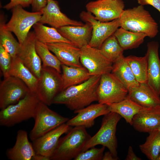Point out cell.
Here are the masks:
<instances>
[{
	"label": "cell",
	"instance_id": "obj_44",
	"mask_svg": "<svg viewBox=\"0 0 160 160\" xmlns=\"http://www.w3.org/2000/svg\"><path fill=\"white\" fill-rule=\"evenodd\" d=\"M158 129L160 130V127Z\"/></svg>",
	"mask_w": 160,
	"mask_h": 160
},
{
	"label": "cell",
	"instance_id": "obj_34",
	"mask_svg": "<svg viewBox=\"0 0 160 160\" xmlns=\"http://www.w3.org/2000/svg\"><path fill=\"white\" fill-rule=\"evenodd\" d=\"M99 49L102 54L113 63L123 55L124 51L113 34L103 42Z\"/></svg>",
	"mask_w": 160,
	"mask_h": 160
},
{
	"label": "cell",
	"instance_id": "obj_9",
	"mask_svg": "<svg viewBox=\"0 0 160 160\" xmlns=\"http://www.w3.org/2000/svg\"><path fill=\"white\" fill-rule=\"evenodd\" d=\"M128 93L126 87L111 72L101 76L97 89L98 103L107 105L118 102Z\"/></svg>",
	"mask_w": 160,
	"mask_h": 160
},
{
	"label": "cell",
	"instance_id": "obj_28",
	"mask_svg": "<svg viewBox=\"0 0 160 160\" xmlns=\"http://www.w3.org/2000/svg\"><path fill=\"white\" fill-rule=\"evenodd\" d=\"M113 35L124 50L138 47L147 36L144 33L130 31L121 27L118 28Z\"/></svg>",
	"mask_w": 160,
	"mask_h": 160
},
{
	"label": "cell",
	"instance_id": "obj_8",
	"mask_svg": "<svg viewBox=\"0 0 160 160\" xmlns=\"http://www.w3.org/2000/svg\"><path fill=\"white\" fill-rule=\"evenodd\" d=\"M62 84L60 73L52 68L42 66L36 94L40 101L49 106L53 104L56 95L62 91Z\"/></svg>",
	"mask_w": 160,
	"mask_h": 160
},
{
	"label": "cell",
	"instance_id": "obj_45",
	"mask_svg": "<svg viewBox=\"0 0 160 160\" xmlns=\"http://www.w3.org/2000/svg\"><path fill=\"white\" fill-rule=\"evenodd\" d=\"M10 0V1H12V0Z\"/></svg>",
	"mask_w": 160,
	"mask_h": 160
},
{
	"label": "cell",
	"instance_id": "obj_43",
	"mask_svg": "<svg viewBox=\"0 0 160 160\" xmlns=\"http://www.w3.org/2000/svg\"><path fill=\"white\" fill-rule=\"evenodd\" d=\"M157 160H160V152Z\"/></svg>",
	"mask_w": 160,
	"mask_h": 160
},
{
	"label": "cell",
	"instance_id": "obj_35",
	"mask_svg": "<svg viewBox=\"0 0 160 160\" xmlns=\"http://www.w3.org/2000/svg\"><path fill=\"white\" fill-rule=\"evenodd\" d=\"M105 147L100 148L95 147L81 152L74 158V160H102Z\"/></svg>",
	"mask_w": 160,
	"mask_h": 160
},
{
	"label": "cell",
	"instance_id": "obj_14",
	"mask_svg": "<svg viewBox=\"0 0 160 160\" xmlns=\"http://www.w3.org/2000/svg\"><path fill=\"white\" fill-rule=\"evenodd\" d=\"M41 11L42 15L39 22L48 24L57 29L68 25L81 26L82 22L71 19L63 13L58 2L55 0H47L46 5Z\"/></svg>",
	"mask_w": 160,
	"mask_h": 160
},
{
	"label": "cell",
	"instance_id": "obj_37",
	"mask_svg": "<svg viewBox=\"0 0 160 160\" xmlns=\"http://www.w3.org/2000/svg\"><path fill=\"white\" fill-rule=\"evenodd\" d=\"M32 1V0H13L5 5L3 8L9 10L18 5H20L23 7H28L31 5Z\"/></svg>",
	"mask_w": 160,
	"mask_h": 160
},
{
	"label": "cell",
	"instance_id": "obj_27",
	"mask_svg": "<svg viewBox=\"0 0 160 160\" xmlns=\"http://www.w3.org/2000/svg\"><path fill=\"white\" fill-rule=\"evenodd\" d=\"M107 105L110 112L118 114L131 125L134 116L143 108L127 96L119 102Z\"/></svg>",
	"mask_w": 160,
	"mask_h": 160
},
{
	"label": "cell",
	"instance_id": "obj_41",
	"mask_svg": "<svg viewBox=\"0 0 160 160\" xmlns=\"http://www.w3.org/2000/svg\"><path fill=\"white\" fill-rule=\"evenodd\" d=\"M118 159L115 157L109 151L105 152L102 158L103 160H117Z\"/></svg>",
	"mask_w": 160,
	"mask_h": 160
},
{
	"label": "cell",
	"instance_id": "obj_22",
	"mask_svg": "<svg viewBox=\"0 0 160 160\" xmlns=\"http://www.w3.org/2000/svg\"><path fill=\"white\" fill-rule=\"evenodd\" d=\"M57 29L63 37L81 48L88 45L92 37V27L90 23L86 22L83 25L65 26Z\"/></svg>",
	"mask_w": 160,
	"mask_h": 160
},
{
	"label": "cell",
	"instance_id": "obj_11",
	"mask_svg": "<svg viewBox=\"0 0 160 160\" xmlns=\"http://www.w3.org/2000/svg\"><path fill=\"white\" fill-rule=\"evenodd\" d=\"M80 17L83 21L89 23L92 26V37L88 45L98 49L120 27L118 18L109 22H102L97 20L91 13L87 11H82Z\"/></svg>",
	"mask_w": 160,
	"mask_h": 160
},
{
	"label": "cell",
	"instance_id": "obj_1",
	"mask_svg": "<svg viewBox=\"0 0 160 160\" xmlns=\"http://www.w3.org/2000/svg\"><path fill=\"white\" fill-rule=\"evenodd\" d=\"M100 77L92 76L82 83L61 91L54 98L53 104L64 105L74 111L97 101V89Z\"/></svg>",
	"mask_w": 160,
	"mask_h": 160
},
{
	"label": "cell",
	"instance_id": "obj_10",
	"mask_svg": "<svg viewBox=\"0 0 160 160\" xmlns=\"http://www.w3.org/2000/svg\"><path fill=\"white\" fill-rule=\"evenodd\" d=\"M80 49L81 63L91 76L111 72L113 63L102 54L99 49L88 45Z\"/></svg>",
	"mask_w": 160,
	"mask_h": 160
},
{
	"label": "cell",
	"instance_id": "obj_12",
	"mask_svg": "<svg viewBox=\"0 0 160 160\" xmlns=\"http://www.w3.org/2000/svg\"><path fill=\"white\" fill-rule=\"evenodd\" d=\"M31 92L22 80L10 76L4 78L0 84V108L16 104Z\"/></svg>",
	"mask_w": 160,
	"mask_h": 160
},
{
	"label": "cell",
	"instance_id": "obj_30",
	"mask_svg": "<svg viewBox=\"0 0 160 160\" xmlns=\"http://www.w3.org/2000/svg\"><path fill=\"white\" fill-rule=\"evenodd\" d=\"M0 18V45L10 54L12 58H15L20 53L21 45L14 37L12 32L6 28L4 15H1Z\"/></svg>",
	"mask_w": 160,
	"mask_h": 160
},
{
	"label": "cell",
	"instance_id": "obj_42",
	"mask_svg": "<svg viewBox=\"0 0 160 160\" xmlns=\"http://www.w3.org/2000/svg\"><path fill=\"white\" fill-rule=\"evenodd\" d=\"M32 160H50V158L41 155L36 154L33 158Z\"/></svg>",
	"mask_w": 160,
	"mask_h": 160
},
{
	"label": "cell",
	"instance_id": "obj_3",
	"mask_svg": "<svg viewBox=\"0 0 160 160\" xmlns=\"http://www.w3.org/2000/svg\"><path fill=\"white\" fill-rule=\"evenodd\" d=\"M86 128L76 126L71 128L65 136L59 139L50 160H71L82 152L91 137Z\"/></svg>",
	"mask_w": 160,
	"mask_h": 160
},
{
	"label": "cell",
	"instance_id": "obj_17",
	"mask_svg": "<svg viewBox=\"0 0 160 160\" xmlns=\"http://www.w3.org/2000/svg\"><path fill=\"white\" fill-rule=\"evenodd\" d=\"M71 127L66 123L32 141V145L36 154L50 158L55 150L61 136L67 132Z\"/></svg>",
	"mask_w": 160,
	"mask_h": 160
},
{
	"label": "cell",
	"instance_id": "obj_18",
	"mask_svg": "<svg viewBox=\"0 0 160 160\" xmlns=\"http://www.w3.org/2000/svg\"><path fill=\"white\" fill-rule=\"evenodd\" d=\"M137 131L145 133L160 127V105L143 108L133 117L131 125Z\"/></svg>",
	"mask_w": 160,
	"mask_h": 160
},
{
	"label": "cell",
	"instance_id": "obj_39",
	"mask_svg": "<svg viewBox=\"0 0 160 160\" xmlns=\"http://www.w3.org/2000/svg\"><path fill=\"white\" fill-rule=\"evenodd\" d=\"M140 5H149L156 9L160 13V0H136Z\"/></svg>",
	"mask_w": 160,
	"mask_h": 160
},
{
	"label": "cell",
	"instance_id": "obj_5",
	"mask_svg": "<svg viewBox=\"0 0 160 160\" xmlns=\"http://www.w3.org/2000/svg\"><path fill=\"white\" fill-rule=\"evenodd\" d=\"M121 118L120 115L114 112H110L104 115L100 129L88 140L82 152L101 145L107 147L115 157L119 158L116 132L117 124Z\"/></svg>",
	"mask_w": 160,
	"mask_h": 160
},
{
	"label": "cell",
	"instance_id": "obj_36",
	"mask_svg": "<svg viewBox=\"0 0 160 160\" xmlns=\"http://www.w3.org/2000/svg\"><path fill=\"white\" fill-rule=\"evenodd\" d=\"M12 60L10 54L0 45V66L4 78L10 76Z\"/></svg>",
	"mask_w": 160,
	"mask_h": 160
},
{
	"label": "cell",
	"instance_id": "obj_16",
	"mask_svg": "<svg viewBox=\"0 0 160 160\" xmlns=\"http://www.w3.org/2000/svg\"><path fill=\"white\" fill-rule=\"evenodd\" d=\"M107 105L98 103L90 104L80 109L75 111L76 115L66 123L72 127L81 126L86 128L91 127L95 124V119L110 112Z\"/></svg>",
	"mask_w": 160,
	"mask_h": 160
},
{
	"label": "cell",
	"instance_id": "obj_13",
	"mask_svg": "<svg viewBox=\"0 0 160 160\" xmlns=\"http://www.w3.org/2000/svg\"><path fill=\"white\" fill-rule=\"evenodd\" d=\"M124 7L122 0H96L86 5L87 11L91 13L97 20L109 22L119 18Z\"/></svg>",
	"mask_w": 160,
	"mask_h": 160
},
{
	"label": "cell",
	"instance_id": "obj_24",
	"mask_svg": "<svg viewBox=\"0 0 160 160\" xmlns=\"http://www.w3.org/2000/svg\"><path fill=\"white\" fill-rule=\"evenodd\" d=\"M111 73L124 85L128 92L139 84L123 55L113 63Z\"/></svg>",
	"mask_w": 160,
	"mask_h": 160
},
{
	"label": "cell",
	"instance_id": "obj_31",
	"mask_svg": "<svg viewBox=\"0 0 160 160\" xmlns=\"http://www.w3.org/2000/svg\"><path fill=\"white\" fill-rule=\"evenodd\" d=\"M145 142L139 145L142 152L150 160H157L160 152V130L159 129L149 133Z\"/></svg>",
	"mask_w": 160,
	"mask_h": 160
},
{
	"label": "cell",
	"instance_id": "obj_33",
	"mask_svg": "<svg viewBox=\"0 0 160 160\" xmlns=\"http://www.w3.org/2000/svg\"><path fill=\"white\" fill-rule=\"evenodd\" d=\"M36 51L42 63L43 67H50L62 73V63L55 55L52 54L46 44L37 40L35 43Z\"/></svg>",
	"mask_w": 160,
	"mask_h": 160
},
{
	"label": "cell",
	"instance_id": "obj_29",
	"mask_svg": "<svg viewBox=\"0 0 160 160\" xmlns=\"http://www.w3.org/2000/svg\"><path fill=\"white\" fill-rule=\"evenodd\" d=\"M33 27L36 40L41 43L47 44L64 42L73 44L63 37L56 28L45 26L39 22Z\"/></svg>",
	"mask_w": 160,
	"mask_h": 160
},
{
	"label": "cell",
	"instance_id": "obj_21",
	"mask_svg": "<svg viewBox=\"0 0 160 160\" xmlns=\"http://www.w3.org/2000/svg\"><path fill=\"white\" fill-rule=\"evenodd\" d=\"M36 154L32 144L29 141L27 132L23 129L17 131L14 145L6 152L7 157L11 160H32Z\"/></svg>",
	"mask_w": 160,
	"mask_h": 160
},
{
	"label": "cell",
	"instance_id": "obj_20",
	"mask_svg": "<svg viewBox=\"0 0 160 160\" xmlns=\"http://www.w3.org/2000/svg\"><path fill=\"white\" fill-rule=\"evenodd\" d=\"M46 44L62 64L76 67H83L80 61V48L72 44L64 42Z\"/></svg>",
	"mask_w": 160,
	"mask_h": 160
},
{
	"label": "cell",
	"instance_id": "obj_19",
	"mask_svg": "<svg viewBox=\"0 0 160 160\" xmlns=\"http://www.w3.org/2000/svg\"><path fill=\"white\" fill-rule=\"evenodd\" d=\"M146 55L148 61V83L160 95V59L159 55V44L156 41L147 44Z\"/></svg>",
	"mask_w": 160,
	"mask_h": 160
},
{
	"label": "cell",
	"instance_id": "obj_15",
	"mask_svg": "<svg viewBox=\"0 0 160 160\" xmlns=\"http://www.w3.org/2000/svg\"><path fill=\"white\" fill-rule=\"evenodd\" d=\"M36 40L34 31L30 32L27 37L21 45L18 57L26 66L39 79L42 68L41 59L36 48Z\"/></svg>",
	"mask_w": 160,
	"mask_h": 160
},
{
	"label": "cell",
	"instance_id": "obj_4",
	"mask_svg": "<svg viewBox=\"0 0 160 160\" xmlns=\"http://www.w3.org/2000/svg\"><path fill=\"white\" fill-rule=\"evenodd\" d=\"M36 93L30 92L16 104L9 105L0 111V125L11 127L34 118L40 101Z\"/></svg>",
	"mask_w": 160,
	"mask_h": 160
},
{
	"label": "cell",
	"instance_id": "obj_25",
	"mask_svg": "<svg viewBox=\"0 0 160 160\" xmlns=\"http://www.w3.org/2000/svg\"><path fill=\"white\" fill-rule=\"evenodd\" d=\"M63 84L62 91L88 79L92 76L84 67H76L61 65Z\"/></svg>",
	"mask_w": 160,
	"mask_h": 160
},
{
	"label": "cell",
	"instance_id": "obj_2",
	"mask_svg": "<svg viewBox=\"0 0 160 160\" xmlns=\"http://www.w3.org/2000/svg\"><path fill=\"white\" fill-rule=\"evenodd\" d=\"M118 19L120 27L125 30L143 33L150 38L158 32L157 23L143 6L124 10Z\"/></svg>",
	"mask_w": 160,
	"mask_h": 160
},
{
	"label": "cell",
	"instance_id": "obj_38",
	"mask_svg": "<svg viewBox=\"0 0 160 160\" xmlns=\"http://www.w3.org/2000/svg\"><path fill=\"white\" fill-rule=\"evenodd\" d=\"M47 0H32V12L41 11L47 5Z\"/></svg>",
	"mask_w": 160,
	"mask_h": 160
},
{
	"label": "cell",
	"instance_id": "obj_40",
	"mask_svg": "<svg viewBox=\"0 0 160 160\" xmlns=\"http://www.w3.org/2000/svg\"><path fill=\"white\" fill-rule=\"evenodd\" d=\"M126 160H141L142 159L136 156L134 152L132 147H129L127 154L125 159Z\"/></svg>",
	"mask_w": 160,
	"mask_h": 160
},
{
	"label": "cell",
	"instance_id": "obj_23",
	"mask_svg": "<svg viewBox=\"0 0 160 160\" xmlns=\"http://www.w3.org/2000/svg\"><path fill=\"white\" fill-rule=\"evenodd\" d=\"M127 96L143 107L160 105V95L148 83L140 84Z\"/></svg>",
	"mask_w": 160,
	"mask_h": 160
},
{
	"label": "cell",
	"instance_id": "obj_6",
	"mask_svg": "<svg viewBox=\"0 0 160 160\" xmlns=\"http://www.w3.org/2000/svg\"><path fill=\"white\" fill-rule=\"evenodd\" d=\"M48 106L41 101L38 103L34 118V124L29 135L32 141L66 123L69 119L51 110Z\"/></svg>",
	"mask_w": 160,
	"mask_h": 160
},
{
	"label": "cell",
	"instance_id": "obj_46",
	"mask_svg": "<svg viewBox=\"0 0 160 160\" xmlns=\"http://www.w3.org/2000/svg\"><path fill=\"white\" fill-rule=\"evenodd\" d=\"M159 22H160V21H159Z\"/></svg>",
	"mask_w": 160,
	"mask_h": 160
},
{
	"label": "cell",
	"instance_id": "obj_26",
	"mask_svg": "<svg viewBox=\"0 0 160 160\" xmlns=\"http://www.w3.org/2000/svg\"><path fill=\"white\" fill-rule=\"evenodd\" d=\"M10 75L20 79L31 92L36 93L38 79L25 65L18 56L12 58Z\"/></svg>",
	"mask_w": 160,
	"mask_h": 160
},
{
	"label": "cell",
	"instance_id": "obj_7",
	"mask_svg": "<svg viewBox=\"0 0 160 160\" xmlns=\"http://www.w3.org/2000/svg\"><path fill=\"white\" fill-rule=\"evenodd\" d=\"M12 16L5 24L6 28L16 35L20 45L24 42L32 27L39 22L42 15L41 11L29 12L20 5L12 9Z\"/></svg>",
	"mask_w": 160,
	"mask_h": 160
},
{
	"label": "cell",
	"instance_id": "obj_32",
	"mask_svg": "<svg viewBox=\"0 0 160 160\" xmlns=\"http://www.w3.org/2000/svg\"><path fill=\"white\" fill-rule=\"evenodd\" d=\"M135 78L140 84L148 81V61L145 55L143 57L130 55L125 57Z\"/></svg>",
	"mask_w": 160,
	"mask_h": 160
}]
</instances>
